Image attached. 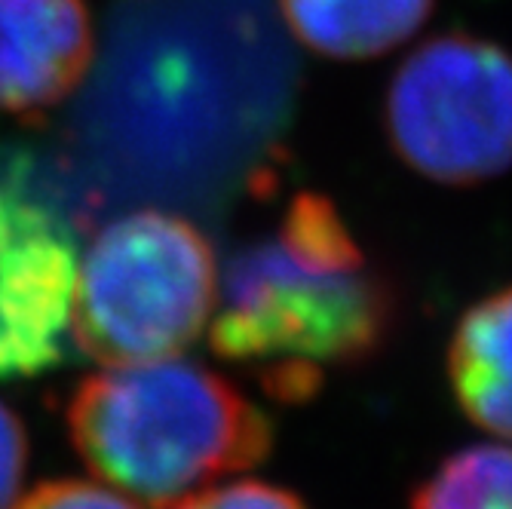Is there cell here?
Returning a JSON list of instances; mask_svg holds the SVG:
<instances>
[{"label":"cell","instance_id":"1","mask_svg":"<svg viewBox=\"0 0 512 509\" xmlns=\"http://www.w3.org/2000/svg\"><path fill=\"white\" fill-rule=\"evenodd\" d=\"M396 298L322 194H298L273 234L230 258L209 319L221 359L252 365L267 393L304 399L335 368L375 356Z\"/></svg>","mask_w":512,"mask_h":509},{"label":"cell","instance_id":"2","mask_svg":"<svg viewBox=\"0 0 512 509\" xmlns=\"http://www.w3.org/2000/svg\"><path fill=\"white\" fill-rule=\"evenodd\" d=\"M68 430L102 482L157 509L261 464L273 445L249 396L181 356L89 375L71 396Z\"/></svg>","mask_w":512,"mask_h":509},{"label":"cell","instance_id":"3","mask_svg":"<svg viewBox=\"0 0 512 509\" xmlns=\"http://www.w3.org/2000/svg\"><path fill=\"white\" fill-rule=\"evenodd\" d=\"M218 301V264L200 230L169 212L108 224L77 264L71 335L102 365H135L188 350Z\"/></svg>","mask_w":512,"mask_h":509},{"label":"cell","instance_id":"4","mask_svg":"<svg viewBox=\"0 0 512 509\" xmlns=\"http://www.w3.org/2000/svg\"><path fill=\"white\" fill-rule=\"evenodd\" d=\"M384 123L399 160L439 184L512 169V56L476 34H439L396 68Z\"/></svg>","mask_w":512,"mask_h":509},{"label":"cell","instance_id":"5","mask_svg":"<svg viewBox=\"0 0 512 509\" xmlns=\"http://www.w3.org/2000/svg\"><path fill=\"white\" fill-rule=\"evenodd\" d=\"M74 283L77 249L37 206L0 252V378L37 375L65 359Z\"/></svg>","mask_w":512,"mask_h":509},{"label":"cell","instance_id":"6","mask_svg":"<svg viewBox=\"0 0 512 509\" xmlns=\"http://www.w3.org/2000/svg\"><path fill=\"white\" fill-rule=\"evenodd\" d=\"M92 53L83 0H0V111L37 114L65 102Z\"/></svg>","mask_w":512,"mask_h":509},{"label":"cell","instance_id":"7","mask_svg":"<svg viewBox=\"0 0 512 509\" xmlns=\"http://www.w3.org/2000/svg\"><path fill=\"white\" fill-rule=\"evenodd\" d=\"M436 0H273L292 43L335 59H381L411 43Z\"/></svg>","mask_w":512,"mask_h":509},{"label":"cell","instance_id":"8","mask_svg":"<svg viewBox=\"0 0 512 509\" xmlns=\"http://www.w3.org/2000/svg\"><path fill=\"white\" fill-rule=\"evenodd\" d=\"M448 381L479 430L512 442V286L460 316L448 344Z\"/></svg>","mask_w":512,"mask_h":509},{"label":"cell","instance_id":"9","mask_svg":"<svg viewBox=\"0 0 512 509\" xmlns=\"http://www.w3.org/2000/svg\"><path fill=\"white\" fill-rule=\"evenodd\" d=\"M408 509H512V445H470L445 457Z\"/></svg>","mask_w":512,"mask_h":509},{"label":"cell","instance_id":"10","mask_svg":"<svg viewBox=\"0 0 512 509\" xmlns=\"http://www.w3.org/2000/svg\"><path fill=\"white\" fill-rule=\"evenodd\" d=\"M172 509H307L304 500L279 485L243 479L230 485H209L184 497Z\"/></svg>","mask_w":512,"mask_h":509},{"label":"cell","instance_id":"11","mask_svg":"<svg viewBox=\"0 0 512 509\" xmlns=\"http://www.w3.org/2000/svg\"><path fill=\"white\" fill-rule=\"evenodd\" d=\"M13 509H142L132 497L111 491L105 485L62 479L34 488L28 497L16 500Z\"/></svg>","mask_w":512,"mask_h":509},{"label":"cell","instance_id":"12","mask_svg":"<svg viewBox=\"0 0 512 509\" xmlns=\"http://www.w3.org/2000/svg\"><path fill=\"white\" fill-rule=\"evenodd\" d=\"M28 464V439L16 414L0 402V509H13Z\"/></svg>","mask_w":512,"mask_h":509},{"label":"cell","instance_id":"13","mask_svg":"<svg viewBox=\"0 0 512 509\" xmlns=\"http://www.w3.org/2000/svg\"><path fill=\"white\" fill-rule=\"evenodd\" d=\"M37 203L25 200L22 194H13L4 181H0V252L16 237V230L31 218Z\"/></svg>","mask_w":512,"mask_h":509}]
</instances>
